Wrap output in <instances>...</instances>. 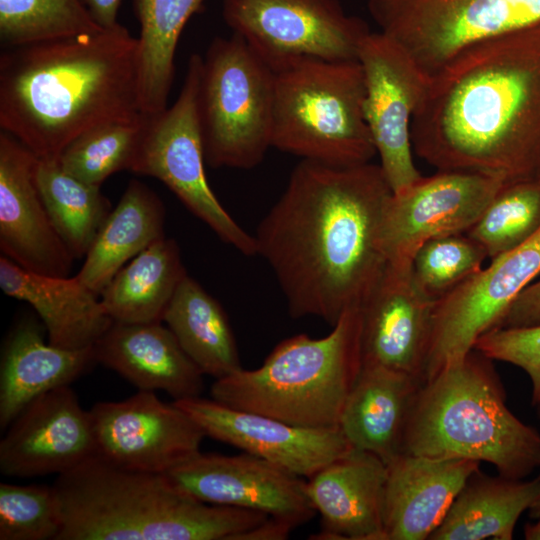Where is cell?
<instances>
[{"instance_id": "1", "label": "cell", "mask_w": 540, "mask_h": 540, "mask_svg": "<svg viewBox=\"0 0 540 540\" xmlns=\"http://www.w3.org/2000/svg\"><path fill=\"white\" fill-rule=\"evenodd\" d=\"M391 195L379 164L295 166L254 235L292 318L315 316L333 326L361 307L387 265L380 235Z\"/></svg>"}, {"instance_id": "2", "label": "cell", "mask_w": 540, "mask_h": 540, "mask_svg": "<svg viewBox=\"0 0 540 540\" xmlns=\"http://www.w3.org/2000/svg\"><path fill=\"white\" fill-rule=\"evenodd\" d=\"M414 153L508 184L540 177V22L477 42L429 77Z\"/></svg>"}, {"instance_id": "3", "label": "cell", "mask_w": 540, "mask_h": 540, "mask_svg": "<svg viewBox=\"0 0 540 540\" xmlns=\"http://www.w3.org/2000/svg\"><path fill=\"white\" fill-rule=\"evenodd\" d=\"M138 67V39L119 23L5 48L0 127L37 157H58L90 128L142 113Z\"/></svg>"}, {"instance_id": "4", "label": "cell", "mask_w": 540, "mask_h": 540, "mask_svg": "<svg viewBox=\"0 0 540 540\" xmlns=\"http://www.w3.org/2000/svg\"><path fill=\"white\" fill-rule=\"evenodd\" d=\"M53 487L62 514L57 540H238L269 517L203 502L165 474L97 456L58 475Z\"/></svg>"}, {"instance_id": "5", "label": "cell", "mask_w": 540, "mask_h": 540, "mask_svg": "<svg viewBox=\"0 0 540 540\" xmlns=\"http://www.w3.org/2000/svg\"><path fill=\"white\" fill-rule=\"evenodd\" d=\"M402 452L487 462L524 479L540 465V434L509 410L493 360L474 348L423 382Z\"/></svg>"}, {"instance_id": "6", "label": "cell", "mask_w": 540, "mask_h": 540, "mask_svg": "<svg viewBox=\"0 0 540 540\" xmlns=\"http://www.w3.org/2000/svg\"><path fill=\"white\" fill-rule=\"evenodd\" d=\"M361 328L360 307L350 308L325 337L291 336L258 368L215 380L211 398L297 426L339 428L362 368Z\"/></svg>"}, {"instance_id": "7", "label": "cell", "mask_w": 540, "mask_h": 540, "mask_svg": "<svg viewBox=\"0 0 540 540\" xmlns=\"http://www.w3.org/2000/svg\"><path fill=\"white\" fill-rule=\"evenodd\" d=\"M365 84L357 59L306 58L275 72L271 146L338 167L377 155L364 114Z\"/></svg>"}, {"instance_id": "8", "label": "cell", "mask_w": 540, "mask_h": 540, "mask_svg": "<svg viewBox=\"0 0 540 540\" xmlns=\"http://www.w3.org/2000/svg\"><path fill=\"white\" fill-rule=\"evenodd\" d=\"M275 72L238 35L216 37L202 57L198 116L205 161L251 169L271 146Z\"/></svg>"}, {"instance_id": "9", "label": "cell", "mask_w": 540, "mask_h": 540, "mask_svg": "<svg viewBox=\"0 0 540 540\" xmlns=\"http://www.w3.org/2000/svg\"><path fill=\"white\" fill-rule=\"evenodd\" d=\"M202 56L188 60L180 93L171 107L147 114L131 172L158 179L225 243L246 256L257 255L256 240L224 209L209 186L198 116Z\"/></svg>"}, {"instance_id": "10", "label": "cell", "mask_w": 540, "mask_h": 540, "mask_svg": "<svg viewBox=\"0 0 540 540\" xmlns=\"http://www.w3.org/2000/svg\"><path fill=\"white\" fill-rule=\"evenodd\" d=\"M367 8L428 77L477 42L540 22V0H368Z\"/></svg>"}, {"instance_id": "11", "label": "cell", "mask_w": 540, "mask_h": 540, "mask_svg": "<svg viewBox=\"0 0 540 540\" xmlns=\"http://www.w3.org/2000/svg\"><path fill=\"white\" fill-rule=\"evenodd\" d=\"M222 16L274 71L306 58L357 59L370 32L339 0H221Z\"/></svg>"}, {"instance_id": "12", "label": "cell", "mask_w": 540, "mask_h": 540, "mask_svg": "<svg viewBox=\"0 0 540 540\" xmlns=\"http://www.w3.org/2000/svg\"><path fill=\"white\" fill-rule=\"evenodd\" d=\"M539 274L540 229L435 301L424 381L465 356L482 335L497 328Z\"/></svg>"}, {"instance_id": "13", "label": "cell", "mask_w": 540, "mask_h": 540, "mask_svg": "<svg viewBox=\"0 0 540 540\" xmlns=\"http://www.w3.org/2000/svg\"><path fill=\"white\" fill-rule=\"evenodd\" d=\"M364 75L365 119L393 193L422 177L414 162L413 115L429 77L411 56L382 32H369L357 53Z\"/></svg>"}, {"instance_id": "14", "label": "cell", "mask_w": 540, "mask_h": 540, "mask_svg": "<svg viewBox=\"0 0 540 540\" xmlns=\"http://www.w3.org/2000/svg\"><path fill=\"white\" fill-rule=\"evenodd\" d=\"M96 456L122 468L166 474L200 452L201 427L174 402L139 390L90 410Z\"/></svg>"}, {"instance_id": "15", "label": "cell", "mask_w": 540, "mask_h": 540, "mask_svg": "<svg viewBox=\"0 0 540 540\" xmlns=\"http://www.w3.org/2000/svg\"><path fill=\"white\" fill-rule=\"evenodd\" d=\"M504 184L482 174L437 170L392 192L380 235L387 262L412 261L427 241L466 233Z\"/></svg>"}, {"instance_id": "16", "label": "cell", "mask_w": 540, "mask_h": 540, "mask_svg": "<svg viewBox=\"0 0 540 540\" xmlns=\"http://www.w3.org/2000/svg\"><path fill=\"white\" fill-rule=\"evenodd\" d=\"M165 475L198 500L261 512L295 527L310 521L317 512L303 477L246 452H199Z\"/></svg>"}, {"instance_id": "17", "label": "cell", "mask_w": 540, "mask_h": 540, "mask_svg": "<svg viewBox=\"0 0 540 540\" xmlns=\"http://www.w3.org/2000/svg\"><path fill=\"white\" fill-rule=\"evenodd\" d=\"M0 441V471L6 476L63 474L96 456L89 410L69 386L31 401Z\"/></svg>"}, {"instance_id": "18", "label": "cell", "mask_w": 540, "mask_h": 540, "mask_svg": "<svg viewBox=\"0 0 540 540\" xmlns=\"http://www.w3.org/2000/svg\"><path fill=\"white\" fill-rule=\"evenodd\" d=\"M205 436L310 478L353 447L339 428L302 427L201 396L173 401Z\"/></svg>"}, {"instance_id": "19", "label": "cell", "mask_w": 540, "mask_h": 540, "mask_svg": "<svg viewBox=\"0 0 540 540\" xmlns=\"http://www.w3.org/2000/svg\"><path fill=\"white\" fill-rule=\"evenodd\" d=\"M433 306L413 280L411 261H388L360 307L362 365L384 367L424 381Z\"/></svg>"}, {"instance_id": "20", "label": "cell", "mask_w": 540, "mask_h": 540, "mask_svg": "<svg viewBox=\"0 0 540 540\" xmlns=\"http://www.w3.org/2000/svg\"><path fill=\"white\" fill-rule=\"evenodd\" d=\"M37 156L12 135L0 133V249L17 265L41 274L68 276L72 256L39 192Z\"/></svg>"}, {"instance_id": "21", "label": "cell", "mask_w": 540, "mask_h": 540, "mask_svg": "<svg viewBox=\"0 0 540 540\" xmlns=\"http://www.w3.org/2000/svg\"><path fill=\"white\" fill-rule=\"evenodd\" d=\"M480 464L404 452L394 457L386 464L385 540H428Z\"/></svg>"}, {"instance_id": "22", "label": "cell", "mask_w": 540, "mask_h": 540, "mask_svg": "<svg viewBox=\"0 0 540 540\" xmlns=\"http://www.w3.org/2000/svg\"><path fill=\"white\" fill-rule=\"evenodd\" d=\"M386 474L381 458L352 448L308 478L306 492L322 520L315 539L385 540Z\"/></svg>"}, {"instance_id": "23", "label": "cell", "mask_w": 540, "mask_h": 540, "mask_svg": "<svg viewBox=\"0 0 540 540\" xmlns=\"http://www.w3.org/2000/svg\"><path fill=\"white\" fill-rule=\"evenodd\" d=\"M97 363L139 390H163L174 400L198 397L203 373L161 322L114 321L94 345Z\"/></svg>"}, {"instance_id": "24", "label": "cell", "mask_w": 540, "mask_h": 540, "mask_svg": "<svg viewBox=\"0 0 540 540\" xmlns=\"http://www.w3.org/2000/svg\"><path fill=\"white\" fill-rule=\"evenodd\" d=\"M0 288L30 304L41 318L48 342L64 349L92 347L114 322L100 296L77 276H51L27 270L0 257Z\"/></svg>"}, {"instance_id": "25", "label": "cell", "mask_w": 540, "mask_h": 540, "mask_svg": "<svg viewBox=\"0 0 540 540\" xmlns=\"http://www.w3.org/2000/svg\"><path fill=\"white\" fill-rule=\"evenodd\" d=\"M97 363L94 346L64 349L45 342L36 321L24 319L8 335L0 366V427L6 429L35 398L69 386Z\"/></svg>"}, {"instance_id": "26", "label": "cell", "mask_w": 540, "mask_h": 540, "mask_svg": "<svg viewBox=\"0 0 540 540\" xmlns=\"http://www.w3.org/2000/svg\"><path fill=\"white\" fill-rule=\"evenodd\" d=\"M423 382L399 371L362 365L339 421L350 445L386 464L402 453L407 420Z\"/></svg>"}, {"instance_id": "27", "label": "cell", "mask_w": 540, "mask_h": 540, "mask_svg": "<svg viewBox=\"0 0 540 540\" xmlns=\"http://www.w3.org/2000/svg\"><path fill=\"white\" fill-rule=\"evenodd\" d=\"M165 207L144 183L131 180L98 231L76 275L100 296L131 259L165 237Z\"/></svg>"}, {"instance_id": "28", "label": "cell", "mask_w": 540, "mask_h": 540, "mask_svg": "<svg viewBox=\"0 0 540 540\" xmlns=\"http://www.w3.org/2000/svg\"><path fill=\"white\" fill-rule=\"evenodd\" d=\"M540 494L530 481L472 473L428 540H512L515 525Z\"/></svg>"}, {"instance_id": "29", "label": "cell", "mask_w": 540, "mask_h": 540, "mask_svg": "<svg viewBox=\"0 0 540 540\" xmlns=\"http://www.w3.org/2000/svg\"><path fill=\"white\" fill-rule=\"evenodd\" d=\"M185 275L178 244L172 238L163 237L114 275L100 294V301L113 321L162 322Z\"/></svg>"}, {"instance_id": "30", "label": "cell", "mask_w": 540, "mask_h": 540, "mask_svg": "<svg viewBox=\"0 0 540 540\" xmlns=\"http://www.w3.org/2000/svg\"><path fill=\"white\" fill-rule=\"evenodd\" d=\"M163 321L204 375L217 380L242 369L223 307L188 274L176 289Z\"/></svg>"}, {"instance_id": "31", "label": "cell", "mask_w": 540, "mask_h": 540, "mask_svg": "<svg viewBox=\"0 0 540 540\" xmlns=\"http://www.w3.org/2000/svg\"><path fill=\"white\" fill-rule=\"evenodd\" d=\"M205 0H133L138 39L139 107L144 114L167 108L181 33Z\"/></svg>"}, {"instance_id": "32", "label": "cell", "mask_w": 540, "mask_h": 540, "mask_svg": "<svg viewBox=\"0 0 540 540\" xmlns=\"http://www.w3.org/2000/svg\"><path fill=\"white\" fill-rule=\"evenodd\" d=\"M35 178L60 238L75 259L85 257L112 210L109 199L66 172L57 157H38Z\"/></svg>"}, {"instance_id": "33", "label": "cell", "mask_w": 540, "mask_h": 540, "mask_svg": "<svg viewBox=\"0 0 540 540\" xmlns=\"http://www.w3.org/2000/svg\"><path fill=\"white\" fill-rule=\"evenodd\" d=\"M147 114L108 121L80 134L57 157L61 167L94 186L112 174L130 170L137 153Z\"/></svg>"}, {"instance_id": "34", "label": "cell", "mask_w": 540, "mask_h": 540, "mask_svg": "<svg viewBox=\"0 0 540 540\" xmlns=\"http://www.w3.org/2000/svg\"><path fill=\"white\" fill-rule=\"evenodd\" d=\"M540 229V179L504 184L466 232L492 260Z\"/></svg>"}, {"instance_id": "35", "label": "cell", "mask_w": 540, "mask_h": 540, "mask_svg": "<svg viewBox=\"0 0 540 540\" xmlns=\"http://www.w3.org/2000/svg\"><path fill=\"white\" fill-rule=\"evenodd\" d=\"M100 30L79 0H0V39L5 48Z\"/></svg>"}, {"instance_id": "36", "label": "cell", "mask_w": 540, "mask_h": 540, "mask_svg": "<svg viewBox=\"0 0 540 540\" xmlns=\"http://www.w3.org/2000/svg\"><path fill=\"white\" fill-rule=\"evenodd\" d=\"M487 258L466 233L436 237L415 252L412 277L418 289L435 302L481 270Z\"/></svg>"}, {"instance_id": "37", "label": "cell", "mask_w": 540, "mask_h": 540, "mask_svg": "<svg viewBox=\"0 0 540 540\" xmlns=\"http://www.w3.org/2000/svg\"><path fill=\"white\" fill-rule=\"evenodd\" d=\"M61 530L53 485L0 484V540H57Z\"/></svg>"}, {"instance_id": "38", "label": "cell", "mask_w": 540, "mask_h": 540, "mask_svg": "<svg viewBox=\"0 0 540 540\" xmlns=\"http://www.w3.org/2000/svg\"><path fill=\"white\" fill-rule=\"evenodd\" d=\"M474 348L493 361L521 368L531 381L532 405L540 401V325L494 328L482 335Z\"/></svg>"}, {"instance_id": "39", "label": "cell", "mask_w": 540, "mask_h": 540, "mask_svg": "<svg viewBox=\"0 0 540 540\" xmlns=\"http://www.w3.org/2000/svg\"><path fill=\"white\" fill-rule=\"evenodd\" d=\"M540 325V279L534 280L516 298L497 328Z\"/></svg>"}, {"instance_id": "40", "label": "cell", "mask_w": 540, "mask_h": 540, "mask_svg": "<svg viewBox=\"0 0 540 540\" xmlns=\"http://www.w3.org/2000/svg\"><path fill=\"white\" fill-rule=\"evenodd\" d=\"M295 528L288 521L269 516L257 527L242 534L238 540H283Z\"/></svg>"}, {"instance_id": "41", "label": "cell", "mask_w": 540, "mask_h": 540, "mask_svg": "<svg viewBox=\"0 0 540 540\" xmlns=\"http://www.w3.org/2000/svg\"><path fill=\"white\" fill-rule=\"evenodd\" d=\"M94 22L102 29L118 24L117 15L122 0H79Z\"/></svg>"}, {"instance_id": "42", "label": "cell", "mask_w": 540, "mask_h": 540, "mask_svg": "<svg viewBox=\"0 0 540 540\" xmlns=\"http://www.w3.org/2000/svg\"><path fill=\"white\" fill-rule=\"evenodd\" d=\"M536 519L537 522L533 524L527 523L524 526V536L526 540H540V516Z\"/></svg>"}, {"instance_id": "43", "label": "cell", "mask_w": 540, "mask_h": 540, "mask_svg": "<svg viewBox=\"0 0 540 540\" xmlns=\"http://www.w3.org/2000/svg\"><path fill=\"white\" fill-rule=\"evenodd\" d=\"M540 467V465H539ZM540 477V475H539ZM530 511V515L531 517L533 518H537L538 516H540V494L537 498V500L535 501V503L533 504V506L529 509Z\"/></svg>"}, {"instance_id": "44", "label": "cell", "mask_w": 540, "mask_h": 540, "mask_svg": "<svg viewBox=\"0 0 540 540\" xmlns=\"http://www.w3.org/2000/svg\"><path fill=\"white\" fill-rule=\"evenodd\" d=\"M534 407L536 409V413L538 417L540 418V401Z\"/></svg>"}, {"instance_id": "45", "label": "cell", "mask_w": 540, "mask_h": 540, "mask_svg": "<svg viewBox=\"0 0 540 540\" xmlns=\"http://www.w3.org/2000/svg\"><path fill=\"white\" fill-rule=\"evenodd\" d=\"M539 179H540V177H539Z\"/></svg>"}]
</instances>
